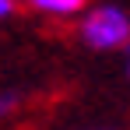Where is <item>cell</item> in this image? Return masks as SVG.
I'll use <instances>...</instances> for the list:
<instances>
[{
    "instance_id": "cell-1",
    "label": "cell",
    "mask_w": 130,
    "mask_h": 130,
    "mask_svg": "<svg viewBox=\"0 0 130 130\" xmlns=\"http://www.w3.org/2000/svg\"><path fill=\"white\" fill-rule=\"evenodd\" d=\"M77 35L88 49L95 53H109V49H123L130 46V14L120 4H95L85 7L81 21H77Z\"/></svg>"
},
{
    "instance_id": "cell-2",
    "label": "cell",
    "mask_w": 130,
    "mask_h": 130,
    "mask_svg": "<svg viewBox=\"0 0 130 130\" xmlns=\"http://www.w3.org/2000/svg\"><path fill=\"white\" fill-rule=\"evenodd\" d=\"M25 4L39 14H49V18H77L88 7V0H25Z\"/></svg>"
},
{
    "instance_id": "cell-3",
    "label": "cell",
    "mask_w": 130,
    "mask_h": 130,
    "mask_svg": "<svg viewBox=\"0 0 130 130\" xmlns=\"http://www.w3.org/2000/svg\"><path fill=\"white\" fill-rule=\"evenodd\" d=\"M18 102H21V95H18V91H4V95H0V120H4V116H11V112L18 109Z\"/></svg>"
},
{
    "instance_id": "cell-4",
    "label": "cell",
    "mask_w": 130,
    "mask_h": 130,
    "mask_svg": "<svg viewBox=\"0 0 130 130\" xmlns=\"http://www.w3.org/2000/svg\"><path fill=\"white\" fill-rule=\"evenodd\" d=\"M14 11H18V0H0V21H7Z\"/></svg>"
},
{
    "instance_id": "cell-5",
    "label": "cell",
    "mask_w": 130,
    "mask_h": 130,
    "mask_svg": "<svg viewBox=\"0 0 130 130\" xmlns=\"http://www.w3.org/2000/svg\"><path fill=\"white\" fill-rule=\"evenodd\" d=\"M77 130H120V127H77Z\"/></svg>"
},
{
    "instance_id": "cell-6",
    "label": "cell",
    "mask_w": 130,
    "mask_h": 130,
    "mask_svg": "<svg viewBox=\"0 0 130 130\" xmlns=\"http://www.w3.org/2000/svg\"><path fill=\"white\" fill-rule=\"evenodd\" d=\"M127 74H130V46H127Z\"/></svg>"
}]
</instances>
